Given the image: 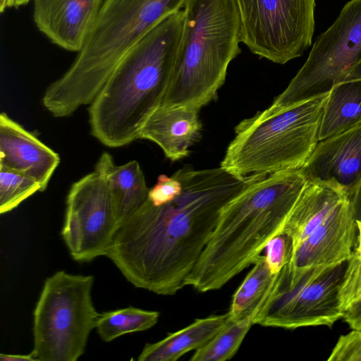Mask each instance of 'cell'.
<instances>
[{"label": "cell", "mask_w": 361, "mask_h": 361, "mask_svg": "<svg viewBox=\"0 0 361 361\" xmlns=\"http://www.w3.org/2000/svg\"><path fill=\"white\" fill-rule=\"evenodd\" d=\"M181 191L171 201L147 200L119 225L106 254L134 286L161 295L185 287L223 208L267 176L240 177L219 168L185 166L173 173Z\"/></svg>", "instance_id": "obj_1"}, {"label": "cell", "mask_w": 361, "mask_h": 361, "mask_svg": "<svg viewBox=\"0 0 361 361\" xmlns=\"http://www.w3.org/2000/svg\"><path fill=\"white\" fill-rule=\"evenodd\" d=\"M307 183L299 170L281 171L253 183L222 209L214 231L185 281L199 292L221 288L253 264L281 234Z\"/></svg>", "instance_id": "obj_2"}, {"label": "cell", "mask_w": 361, "mask_h": 361, "mask_svg": "<svg viewBox=\"0 0 361 361\" xmlns=\"http://www.w3.org/2000/svg\"><path fill=\"white\" fill-rule=\"evenodd\" d=\"M183 9L152 29L123 58L90 104L91 134L120 147L139 139L150 114L161 104L182 35Z\"/></svg>", "instance_id": "obj_3"}, {"label": "cell", "mask_w": 361, "mask_h": 361, "mask_svg": "<svg viewBox=\"0 0 361 361\" xmlns=\"http://www.w3.org/2000/svg\"><path fill=\"white\" fill-rule=\"evenodd\" d=\"M188 0H104L69 68L46 89L42 104L56 118L90 104L114 69L157 24Z\"/></svg>", "instance_id": "obj_4"}, {"label": "cell", "mask_w": 361, "mask_h": 361, "mask_svg": "<svg viewBox=\"0 0 361 361\" xmlns=\"http://www.w3.org/2000/svg\"><path fill=\"white\" fill-rule=\"evenodd\" d=\"M183 11L180 44L161 105L199 111L216 99L230 63L241 53L240 18L234 0H188Z\"/></svg>", "instance_id": "obj_5"}, {"label": "cell", "mask_w": 361, "mask_h": 361, "mask_svg": "<svg viewBox=\"0 0 361 361\" xmlns=\"http://www.w3.org/2000/svg\"><path fill=\"white\" fill-rule=\"evenodd\" d=\"M329 93L243 120L220 166L240 177L300 169L319 142Z\"/></svg>", "instance_id": "obj_6"}, {"label": "cell", "mask_w": 361, "mask_h": 361, "mask_svg": "<svg viewBox=\"0 0 361 361\" xmlns=\"http://www.w3.org/2000/svg\"><path fill=\"white\" fill-rule=\"evenodd\" d=\"M91 275L58 271L44 282L33 311L35 361H76L85 353L99 315Z\"/></svg>", "instance_id": "obj_7"}, {"label": "cell", "mask_w": 361, "mask_h": 361, "mask_svg": "<svg viewBox=\"0 0 361 361\" xmlns=\"http://www.w3.org/2000/svg\"><path fill=\"white\" fill-rule=\"evenodd\" d=\"M353 80H361V0H350L344 6L268 109L276 111L326 94L335 85Z\"/></svg>", "instance_id": "obj_8"}, {"label": "cell", "mask_w": 361, "mask_h": 361, "mask_svg": "<svg viewBox=\"0 0 361 361\" xmlns=\"http://www.w3.org/2000/svg\"><path fill=\"white\" fill-rule=\"evenodd\" d=\"M347 261L309 269L293 279L281 270L254 324L286 329L331 327L343 314L338 292Z\"/></svg>", "instance_id": "obj_9"}, {"label": "cell", "mask_w": 361, "mask_h": 361, "mask_svg": "<svg viewBox=\"0 0 361 361\" xmlns=\"http://www.w3.org/2000/svg\"><path fill=\"white\" fill-rule=\"evenodd\" d=\"M240 38L260 58L285 64L311 45L315 0H234Z\"/></svg>", "instance_id": "obj_10"}, {"label": "cell", "mask_w": 361, "mask_h": 361, "mask_svg": "<svg viewBox=\"0 0 361 361\" xmlns=\"http://www.w3.org/2000/svg\"><path fill=\"white\" fill-rule=\"evenodd\" d=\"M112 159L103 152L94 171L73 183L67 195L61 233L75 261L105 256L120 225L107 178Z\"/></svg>", "instance_id": "obj_11"}, {"label": "cell", "mask_w": 361, "mask_h": 361, "mask_svg": "<svg viewBox=\"0 0 361 361\" xmlns=\"http://www.w3.org/2000/svg\"><path fill=\"white\" fill-rule=\"evenodd\" d=\"M357 224L352 203L345 198L324 221L291 252L283 269L291 277L321 267L346 262L357 245Z\"/></svg>", "instance_id": "obj_12"}, {"label": "cell", "mask_w": 361, "mask_h": 361, "mask_svg": "<svg viewBox=\"0 0 361 361\" xmlns=\"http://www.w3.org/2000/svg\"><path fill=\"white\" fill-rule=\"evenodd\" d=\"M300 171L350 199L361 185V123L319 140Z\"/></svg>", "instance_id": "obj_13"}, {"label": "cell", "mask_w": 361, "mask_h": 361, "mask_svg": "<svg viewBox=\"0 0 361 361\" xmlns=\"http://www.w3.org/2000/svg\"><path fill=\"white\" fill-rule=\"evenodd\" d=\"M104 0H33L35 26L68 51L83 47Z\"/></svg>", "instance_id": "obj_14"}, {"label": "cell", "mask_w": 361, "mask_h": 361, "mask_svg": "<svg viewBox=\"0 0 361 361\" xmlns=\"http://www.w3.org/2000/svg\"><path fill=\"white\" fill-rule=\"evenodd\" d=\"M59 162V154L33 133L6 113L0 114V166L33 178L44 191Z\"/></svg>", "instance_id": "obj_15"}, {"label": "cell", "mask_w": 361, "mask_h": 361, "mask_svg": "<svg viewBox=\"0 0 361 361\" xmlns=\"http://www.w3.org/2000/svg\"><path fill=\"white\" fill-rule=\"evenodd\" d=\"M198 111L183 106H159L144 123L139 138L157 144L165 156L177 161L190 154L201 137Z\"/></svg>", "instance_id": "obj_16"}, {"label": "cell", "mask_w": 361, "mask_h": 361, "mask_svg": "<svg viewBox=\"0 0 361 361\" xmlns=\"http://www.w3.org/2000/svg\"><path fill=\"white\" fill-rule=\"evenodd\" d=\"M345 198L348 197L334 188L307 180L287 218L282 232L290 238L292 251L316 230Z\"/></svg>", "instance_id": "obj_17"}, {"label": "cell", "mask_w": 361, "mask_h": 361, "mask_svg": "<svg viewBox=\"0 0 361 361\" xmlns=\"http://www.w3.org/2000/svg\"><path fill=\"white\" fill-rule=\"evenodd\" d=\"M228 313L195 319L188 326L153 343H147L139 361H176L185 353L207 344L225 325Z\"/></svg>", "instance_id": "obj_18"}, {"label": "cell", "mask_w": 361, "mask_h": 361, "mask_svg": "<svg viewBox=\"0 0 361 361\" xmlns=\"http://www.w3.org/2000/svg\"><path fill=\"white\" fill-rule=\"evenodd\" d=\"M361 123V80L335 85L324 104L319 141L346 130Z\"/></svg>", "instance_id": "obj_19"}, {"label": "cell", "mask_w": 361, "mask_h": 361, "mask_svg": "<svg viewBox=\"0 0 361 361\" xmlns=\"http://www.w3.org/2000/svg\"><path fill=\"white\" fill-rule=\"evenodd\" d=\"M107 178L121 224L147 200L149 189L136 160L116 166L112 159L108 166Z\"/></svg>", "instance_id": "obj_20"}, {"label": "cell", "mask_w": 361, "mask_h": 361, "mask_svg": "<svg viewBox=\"0 0 361 361\" xmlns=\"http://www.w3.org/2000/svg\"><path fill=\"white\" fill-rule=\"evenodd\" d=\"M233 295L228 314L232 319H239L252 314L267 299L277 274H274L265 259L259 255Z\"/></svg>", "instance_id": "obj_21"}, {"label": "cell", "mask_w": 361, "mask_h": 361, "mask_svg": "<svg viewBox=\"0 0 361 361\" xmlns=\"http://www.w3.org/2000/svg\"><path fill=\"white\" fill-rule=\"evenodd\" d=\"M262 306L239 319L229 317L223 328L207 344L195 350L190 360L226 361L232 358L254 325L255 318Z\"/></svg>", "instance_id": "obj_22"}, {"label": "cell", "mask_w": 361, "mask_h": 361, "mask_svg": "<svg viewBox=\"0 0 361 361\" xmlns=\"http://www.w3.org/2000/svg\"><path fill=\"white\" fill-rule=\"evenodd\" d=\"M160 313L129 306L99 313L95 329L105 342L128 334L146 331L158 322Z\"/></svg>", "instance_id": "obj_23"}, {"label": "cell", "mask_w": 361, "mask_h": 361, "mask_svg": "<svg viewBox=\"0 0 361 361\" xmlns=\"http://www.w3.org/2000/svg\"><path fill=\"white\" fill-rule=\"evenodd\" d=\"M40 184L20 172L0 166V213L8 212L37 191Z\"/></svg>", "instance_id": "obj_24"}, {"label": "cell", "mask_w": 361, "mask_h": 361, "mask_svg": "<svg viewBox=\"0 0 361 361\" xmlns=\"http://www.w3.org/2000/svg\"><path fill=\"white\" fill-rule=\"evenodd\" d=\"M338 297L343 313L361 298V257L355 250L347 261Z\"/></svg>", "instance_id": "obj_25"}, {"label": "cell", "mask_w": 361, "mask_h": 361, "mask_svg": "<svg viewBox=\"0 0 361 361\" xmlns=\"http://www.w3.org/2000/svg\"><path fill=\"white\" fill-rule=\"evenodd\" d=\"M265 259L274 274H279L288 263L292 252V242L285 233L273 238L267 245Z\"/></svg>", "instance_id": "obj_26"}, {"label": "cell", "mask_w": 361, "mask_h": 361, "mask_svg": "<svg viewBox=\"0 0 361 361\" xmlns=\"http://www.w3.org/2000/svg\"><path fill=\"white\" fill-rule=\"evenodd\" d=\"M327 360L361 361V329L341 335Z\"/></svg>", "instance_id": "obj_27"}, {"label": "cell", "mask_w": 361, "mask_h": 361, "mask_svg": "<svg viewBox=\"0 0 361 361\" xmlns=\"http://www.w3.org/2000/svg\"><path fill=\"white\" fill-rule=\"evenodd\" d=\"M181 189L182 183L174 174L171 177L161 174L157 183L149 189L148 200L154 205H161L173 200Z\"/></svg>", "instance_id": "obj_28"}, {"label": "cell", "mask_w": 361, "mask_h": 361, "mask_svg": "<svg viewBox=\"0 0 361 361\" xmlns=\"http://www.w3.org/2000/svg\"><path fill=\"white\" fill-rule=\"evenodd\" d=\"M342 318L351 329H361V298L343 312Z\"/></svg>", "instance_id": "obj_29"}, {"label": "cell", "mask_w": 361, "mask_h": 361, "mask_svg": "<svg viewBox=\"0 0 361 361\" xmlns=\"http://www.w3.org/2000/svg\"><path fill=\"white\" fill-rule=\"evenodd\" d=\"M349 200L352 203L357 222L361 223V185Z\"/></svg>", "instance_id": "obj_30"}, {"label": "cell", "mask_w": 361, "mask_h": 361, "mask_svg": "<svg viewBox=\"0 0 361 361\" xmlns=\"http://www.w3.org/2000/svg\"><path fill=\"white\" fill-rule=\"evenodd\" d=\"M1 361H35L32 355L30 353L27 355L20 354H0Z\"/></svg>", "instance_id": "obj_31"}, {"label": "cell", "mask_w": 361, "mask_h": 361, "mask_svg": "<svg viewBox=\"0 0 361 361\" xmlns=\"http://www.w3.org/2000/svg\"><path fill=\"white\" fill-rule=\"evenodd\" d=\"M32 0H8L7 8L15 7L18 8L27 4Z\"/></svg>", "instance_id": "obj_32"}, {"label": "cell", "mask_w": 361, "mask_h": 361, "mask_svg": "<svg viewBox=\"0 0 361 361\" xmlns=\"http://www.w3.org/2000/svg\"><path fill=\"white\" fill-rule=\"evenodd\" d=\"M357 245H361V223L357 222Z\"/></svg>", "instance_id": "obj_33"}, {"label": "cell", "mask_w": 361, "mask_h": 361, "mask_svg": "<svg viewBox=\"0 0 361 361\" xmlns=\"http://www.w3.org/2000/svg\"><path fill=\"white\" fill-rule=\"evenodd\" d=\"M7 2L8 0H0V11L3 13L6 9H7Z\"/></svg>", "instance_id": "obj_34"}, {"label": "cell", "mask_w": 361, "mask_h": 361, "mask_svg": "<svg viewBox=\"0 0 361 361\" xmlns=\"http://www.w3.org/2000/svg\"><path fill=\"white\" fill-rule=\"evenodd\" d=\"M355 250L357 251V252L358 253V255L361 257V245H357L356 247H355Z\"/></svg>", "instance_id": "obj_35"}]
</instances>
